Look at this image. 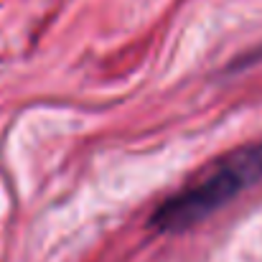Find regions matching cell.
<instances>
[{"label": "cell", "mask_w": 262, "mask_h": 262, "mask_svg": "<svg viewBox=\"0 0 262 262\" xmlns=\"http://www.w3.org/2000/svg\"><path fill=\"white\" fill-rule=\"evenodd\" d=\"M262 176V148H242L216 161L201 178H196L188 188L178 191L171 201H166L156 216L153 227L161 232H183L206 219L211 211L232 201L239 191L250 188Z\"/></svg>", "instance_id": "obj_1"}]
</instances>
